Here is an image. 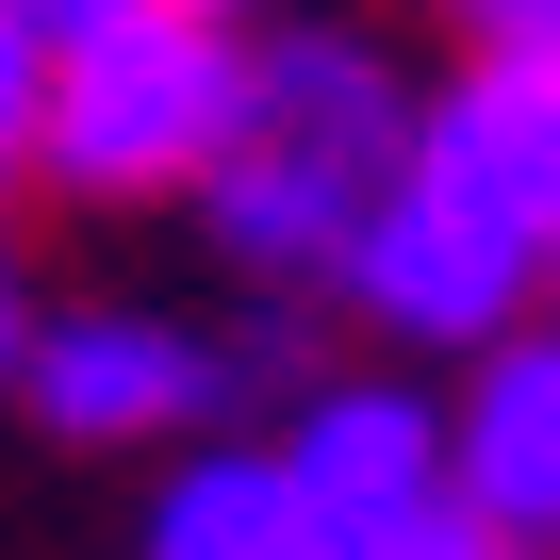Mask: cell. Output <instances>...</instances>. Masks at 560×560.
<instances>
[{
    "instance_id": "1",
    "label": "cell",
    "mask_w": 560,
    "mask_h": 560,
    "mask_svg": "<svg viewBox=\"0 0 560 560\" xmlns=\"http://www.w3.org/2000/svg\"><path fill=\"white\" fill-rule=\"evenodd\" d=\"M412 116H429V100H412L347 18L247 34V132H231V165L198 182L214 247H231L247 280H347L363 231H380V198H396V165H412Z\"/></svg>"
},
{
    "instance_id": "2",
    "label": "cell",
    "mask_w": 560,
    "mask_h": 560,
    "mask_svg": "<svg viewBox=\"0 0 560 560\" xmlns=\"http://www.w3.org/2000/svg\"><path fill=\"white\" fill-rule=\"evenodd\" d=\"M544 264H560V198H544L527 149L494 132V100L445 83V100L412 116V165H396V198H380V231H363V264H347V298H363L396 347H494V330L527 314Z\"/></svg>"
},
{
    "instance_id": "3",
    "label": "cell",
    "mask_w": 560,
    "mask_h": 560,
    "mask_svg": "<svg viewBox=\"0 0 560 560\" xmlns=\"http://www.w3.org/2000/svg\"><path fill=\"white\" fill-rule=\"evenodd\" d=\"M231 132H247V18H198V0H132L34 83V182L67 198H198Z\"/></svg>"
},
{
    "instance_id": "4",
    "label": "cell",
    "mask_w": 560,
    "mask_h": 560,
    "mask_svg": "<svg viewBox=\"0 0 560 560\" xmlns=\"http://www.w3.org/2000/svg\"><path fill=\"white\" fill-rule=\"evenodd\" d=\"M280 478H298V511L330 527V560H412V544L462 511L445 412H429V396H396V380H330V396H298V429H280Z\"/></svg>"
},
{
    "instance_id": "5",
    "label": "cell",
    "mask_w": 560,
    "mask_h": 560,
    "mask_svg": "<svg viewBox=\"0 0 560 560\" xmlns=\"http://www.w3.org/2000/svg\"><path fill=\"white\" fill-rule=\"evenodd\" d=\"M247 363L231 347H198L182 314H34V347H18V412L50 429V445H182L214 396H231Z\"/></svg>"
},
{
    "instance_id": "6",
    "label": "cell",
    "mask_w": 560,
    "mask_h": 560,
    "mask_svg": "<svg viewBox=\"0 0 560 560\" xmlns=\"http://www.w3.org/2000/svg\"><path fill=\"white\" fill-rule=\"evenodd\" d=\"M445 462H462V511L544 544L560 560V330H494L462 412H445Z\"/></svg>"
},
{
    "instance_id": "7",
    "label": "cell",
    "mask_w": 560,
    "mask_h": 560,
    "mask_svg": "<svg viewBox=\"0 0 560 560\" xmlns=\"http://www.w3.org/2000/svg\"><path fill=\"white\" fill-rule=\"evenodd\" d=\"M149 560H330V527L298 511L280 445H214L149 494Z\"/></svg>"
},
{
    "instance_id": "8",
    "label": "cell",
    "mask_w": 560,
    "mask_h": 560,
    "mask_svg": "<svg viewBox=\"0 0 560 560\" xmlns=\"http://www.w3.org/2000/svg\"><path fill=\"white\" fill-rule=\"evenodd\" d=\"M18 18H34V50H83V34H116V18H132V0H18Z\"/></svg>"
},
{
    "instance_id": "9",
    "label": "cell",
    "mask_w": 560,
    "mask_h": 560,
    "mask_svg": "<svg viewBox=\"0 0 560 560\" xmlns=\"http://www.w3.org/2000/svg\"><path fill=\"white\" fill-rule=\"evenodd\" d=\"M445 18H462L478 50H511V34H560V0H445Z\"/></svg>"
},
{
    "instance_id": "10",
    "label": "cell",
    "mask_w": 560,
    "mask_h": 560,
    "mask_svg": "<svg viewBox=\"0 0 560 560\" xmlns=\"http://www.w3.org/2000/svg\"><path fill=\"white\" fill-rule=\"evenodd\" d=\"M412 560H544V544H511V527H478V511H445V527H429Z\"/></svg>"
},
{
    "instance_id": "11",
    "label": "cell",
    "mask_w": 560,
    "mask_h": 560,
    "mask_svg": "<svg viewBox=\"0 0 560 560\" xmlns=\"http://www.w3.org/2000/svg\"><path fill=\"white\" fill-rule=\"evenodd\" d=\"M18 347H34V314H18V231H0V380H18Z\"/></svg>"
},
{
    "instance_id": "12",
    "label": "cell",
    "mask_w": 560,
    "mask_h": 560,
    "mask_svg": "<svg viewBox=\"0 0 560 560\" xmlns=\"http://www.w3.org/2000/svg\"><path fill=\"white\" fill-rule=\"evenodd\" d=\"M198 18H247V0H198Z\"/></svg>"
}]
</instances>
